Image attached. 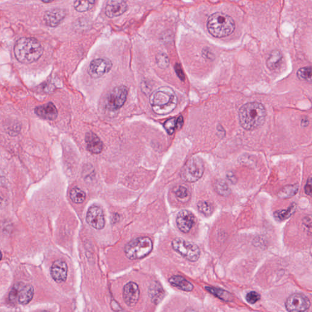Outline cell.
<instances>
[{"label": "cell", "instance_id": "d6986e66", "mask_svg": "<svg viewBox=\"0 0 312 312\" xmlns=\"http://www.w3.org/2000/svg\"><path fill=\"white\" fill-rule=\"evenodd\" d=\"M85 141L87 150L93 154L98 155L103 150V144L100 139L92 132L85 134Z\"/></svg>", "mask_w": 312, "mask_h": 312}, {"label": "cell", "instance_id": "7a4b0ae2", "mask_svg": "<svg viewBox=\"0 0 312 312\" xmlns=\"http://www.w3.org/2000/svg\"><path fill=\"white\" fill-rule=\"evenodd\" d=\"M13 52L20 63L29 64L39 60L44 49L40 42L31 37H23L16 42Z\"/></svg>", "mask_w": 312, "mask_h": 312}, {"label": "cell", "instance_id": "4fadbf2b", "mask_svg": "<svg viewBox=\"0 0 312 312\" xmlns=\"http://www.w3.org/2000/svg\"><path fill=\"white\" fill-rule=\"evenodd\" d=\"M196 217L192 212L187 210H182L177 215V227L181 232L188 233L194 227Z\"/></svg>", "mask_w": 312, "mask_h": 312}, {"label": "cell", "instance_id": "484cf974", "mask_svg": "<svg viewBox=\"0 0 312 312\" xmlns=\"http://www.w3.org/2000/svg\"><path fill=\"white\" fill-rule=\"evenodd\" d=\"M70 198L74 203L76 204L82 203L85 200L86 195L84 191L78 187L72 189L70 193Z\"/></svg>", "mask_w": 312, "mask_h": 312}, {"label": "cell", "instance_id": "2e32d148", "mask_svg": "<svg viewBox=\"0 0 312 312\" xmlns=\"http://www.w3.org/2000/svg\"><path fill=\"white\" fill-rule=\"evenodd\" d=\"M65 9L61 8H55L46 12L44 15V21L46 25L51 27H56L60 24L66 17Z\"/></svg>", "mask_w": 312, "mask_h": 312}, {"label": "cell", "instance_id": "ffe728a7", "mask_svg": "<svg viewBox=\"0 0 312 312\" xmlns=\"http://www.w3.org/2000/svg\"><path fill=\"white\" fill-rule=\"evenodd\" d=\"M171 286L177 288L185 292H191L193 289V286L191 282L180 276H173L169 279Z\"/></svg>", "mask_w": 312, "mask_h": 312}, {"label": "cell", "instance_id": "1f68e13d", "mask_svg": "<svg viewBox=\"0 0 312 312\" xmlns=\"http://www.w3.org/2000/svg\"><path fill=\"white\" fill-rule=\"evenodd\" d=\"M156 62L161 69H166L169 66V60L167 56L164 53L158 54L156 57Z\"/></svg>", "mask_w": 312, "mask_h": 312}, {"label": "cell", "instance_id": "30bf717a", "mask_svg": "<svg viewBox=\"0 0 312 312\" xmlns=\"http://www.w3.org/2000/svg\"><path fill=\"white\" fill-rule=\"evenodd\" d=\"M128 88L125 85H120L113 90L107 99V106L112 111H116L125 104L127 99Z\"/></svg>", "mask_w": 312, "mask_h": 312}, {"label": "cell", "instance_id": "f1b7e54d", "mask_svg": "<svg viewBox=\"0 0 312 312\" xmlns=\"http://www.w3.org/2000/svg\"><path fill=\"white\" fill-rule=\"evenodd\" d=\"M297 76L301 80L311 81L312 69L311 67H304L300 69L297 72Z\"/></svg>", "mask_w": 312, "mask_h": 312}, {"label": "cell", "instance_id": "d4e9b609", "mask_svg": "<svg viewBox=\"0 0 312 312\" xmlns=\"http://www.w3.org/2000/svg\"><path fill=\"white\" fill-rule=\"evenodd\" d=\"M214 190L218 194L222 196H227L231 194V189L227 183L223 180H218L214 184Z\"/></svg>", "mask_w": 312, "mask_h": 312}, {"label": "cell", "instance_id": "603a6c76", "mask_svg": "<svg viewBox=\"0 0 312 312\" xmlns=\"http://www.w3.org/2000/svg\"><path fill=\"white\" fill-rule=\"evenodd\" d=\"M297 210V204L293 203L289 208L287 209H282L280 211L275 212L274 217L279 221H283V220L289 219L292 215L295 213Z\"/></svg>", "mask_w": 312, "mask_h": 312}, {"label": "cell", "instance_id": "cb8c5ba5", "mask_svg": "<svg viewBox=\"0 0 312 312\" xmlns=\"http://www.w3.org/2000/svg\"><path fill=\"white\" fill-rule=\"evenodd\" d=\"M206 289L208 291L223 301H230L233 300L232 295L230 293L224 290L217 289V288L206 287Z\"/></svg>", "mask_w": 312, "mask_h": 312}, {"label": "cell", "instance_id": "f35d334b", "mask_svg": "<svg viewBox=\"0 0 312 312\" xmlns=\"http://www.w3.org/2000/svg\"><path fill=\"white\" fill-rule=\"evenodd\" d=\"M1 258H2V254H1V251H0V260H1Z\"/></svg>", "mask_w": 312, "mask_h": 312}, {"label": "cell", "instance_id": "44dd1931", "mask_svg": "<svg viewBox=\"0 0 312 312\" xmlns=\"http://www.w3.org/2000/svg\"><path fill=\"white\" fill-rule=\"evenodd\" d=\"M282 55L279 50H273L270 54L267 61V66L270 70H276L281 65Z\"/></svg>", "mask_w": 312, "mask_h": 312}, {"label": "cell", "instance_id": "8fae6325", "mask_svg": "<svg viewBox=\"0 0 312 312\" xmlns=\"http://www.w3.org/2000/svg\"><path fill=\"white\" fill-rule=\"evenodd\" d=\"M112 63L106 58H98L91 62L88 67V74L93 78L103 77L105 74L111 71Z\"/></svg>", "mask_w": 312, "mask_h": 312}, {"label": "cell", "instance_id": "3957f363", "mask_svg": "<svg viewBox=\"0 0 312 312\" xmlns=\"http://www.w3.org/2000/svg\"><path fill=\"white\" fill-rule=\"evenodd\" d=\"M150 102L153 111L156 114L164 115L169 114L176 108L177 98L172 88L162 87L152 94Z\"/></svg>", "mask_w": 312, "mask_h": 312}, {"label": "cell", "instance_id": "5bb4252c", "mask_svg": "<svg viewBox=\"0 0 312 312\" xmlns=\"http://www.w3.org/2000/svg\"><path fill=\"white\" fill-rule=\"evenodd\" d=\"M140 290L135 282H130L123 289V299L128 306L133 307L139 300Z\"/></svg>", "mask_w": 312, "mask_h": 312}, {"label": "cell", "instance_id": "6da1fadb", "mask_svg": "<svg viewBox=\"0 0 312 312\" xmlns=\"http://www.w3.org/2000/svg\"><path fill=\"white\" fill-rule=\"evenodd\" d=\"M267 111L262 104L252 102L243 105L239 110V122L242 128L254 130L263 125Z\"/></svg>", "mask_w": 312, "mask_h": 312}, {"label": "cell", "instance_id": "e575fe53", "mask_svg": "<svg viewBox=\"0 0 312 312\" xmlns=\"http://www.w3.org/2000/svg\"><path fill=\"white\" fill-rule=\"evenodd\" d=\"M305 193L307 195H311L312 193V180L311 178L309 179L305 187Z\"/></svg>", "mask_w": 312, "mask_h": 312}, {"label": "cell", "instance_id": "52a82bcc", "mask_svg": "<svg viewBox=\"0 0 312 312\" xmlns=\"http://www.w3.org/2000/svg\"><path fill=\"white\" fill-rule=\"evenodd\" d=\"M171 245L174 251L190 262H196L200 258V249L196 244L192 242L177 238L172 241Z\"/></svg>", "mask_w": 312, "mask_h": 312}, {"label": "cell", "instance_id": "4dcf8cb0", "mask_svg": "<svg viewBox=\"0 0 312 312\" xmlns=\"http://www.w3.org/2000/svg\"><path fill=\"white\" fill-rule=\"evenodd\" d=\"M174 193L176 197L180 199V200H185L189 195V190H188L186 187L184 186L176 187L174 190Z\"/></svg>", "mask_w": 312, "mask_h": 312}, {"label": "cell", "instance_id": "d6a6232c", "mask_svg": "<svg viewBox=\"0 0 312 312\" xmlns=\"http://www.w3.org/2000/svg\"><path fill=\"white\" fill-rule=\"evenodd\" d=\"M260 295L256 292H251L247 293L246 300L250 304H255L260 300Z\"/></svg>", "mask_w": 312, "mask_h": 312}, {"label": "cell", "instance_id": "9a60e30c", "mask_svg": "<svg viewBox=\"0 0 312 312\" xmlns=\"http://www.w3.org/2000/svg\"><path fill=\"white\" fill-rule=\"evenodd\" d=\"M128 9V4L122 0H112L107 2L105 13L109 18L118 17Z\"/></svg>", "mask_w": 312, "mask_h": 312}, {"label": "cell", "instance_id": "f546056e", "mask_svg": "<svg viewBox=\"0 0 312 312\" xmlns=\"http://www.w3.org/2000/svg\"><path fill=\"white\" fill-rule=\"evenodd\" d=\"M163 127L169 135L173 134L176 128V118H171L166 120L163 124Z\"/></svg>", "mask_w": 312, "mask_h": 312}, {"label": "cell", "instance_id": "277c9868", "mask_svg": "<svg viewBox=\"0 0 312 312\" xmlns=\"http://www.w3.org/2000/svg\"><path fill=\"white\" fill-rule=\"evenodd\" d=\"M207 27L212 36L217 38H223L233 33L235 24L230 16L224 13L216 12L209 17Z\"/></svg>", "mask_w": 312, "mask_h": 312}, {"label": "cell", "instance_id": "ab89813d", "mask_svg": "<svg viewBox=\"0 0 312 312\" xmlns=\"http://www.w3.org/2000/svg\"><path fill=\"white\" fill-rule=\"evenodd\" d=\"M39 312H49L43 311H40Z\"/></svg>", "mask_w": 312, "mask_h": 312}, {"label": "cell", "instance_id": "d590c367", "mask_svg": "<svg viewBox=\"0 0 312 312\" xmlns=\"http://www.w3.org/2000/svg\"><path fill=\"white\" fill-rule=\"evenodd\" d=\"M184 124V118L182 116H180L176 119V128L180 129Z\"/></svg>", "mask_w": 312, "mask_h": 312}, {"label": "cell", "instance_id": "8d00e7d4", "mask_svg": "<svg viewBox=\"0 0 312 312\" xmlns=\"http://www.w3.org/2000/svg\"><path fill=\"white\" fill-rule=\"evenodd\" d=\"M184 312H196L193 310H192V309H189V310L185 311Z\"/></svg>", "mask_w": 312, "mask_h": 312}, {"label": "cell", "instance_id": "9c48e42d", "mask_svg": "<svg viewBox=\"0 0 312 312\" xmlns=\"http://www.w3.org/2000/svg\"><path fill=\"white\" fill-rule=\"evenodd\" d=\"M310 306V300L301 293H294L290 296L286 302V308L289 312H307Z\"/></svg>", "mask_w": 312, "mask_h": 312}, {"label": "cell", "instance_id": "8992f818", "mask_svg": "<svg viewBox=\"0 0 312 312\" xmlns=\"http://www.w3.org/2000/svg\"><path fill=\"white\" fill-rule=\"evenodd\" d=\"M204 169L205 167L203 160L194 156L189 158L183 166L181 172V178L185 182L197 181L203 176Z\"/></svg>", "mask_w": 312, "mask_h": 312}, {"label": "cell", "instance_id": "74e56055", "mask_svg": "<svg viewBox=\"0 0 312 312\" xmlns=\"http://www.w3.org/2000/svg\"><path fill=\"white\" fill-rule=\"evenodd\" d=\"M42 2H45V3H49V2H52V1H43Z\"/></svg>", "mask_w": 312, "mask_h": 312}, {"label": "cell", "instance_id": "7402d4cb", "mask_svg": "<svg viewBox=\"0 0 312 312\" xmlns=\"http://www.w3.org/2000/svg\"><path fill=\"white\" fill-rule=\"evenodd\" d=\"M298 190L299 185L298 184L287 185L279 191L278 195L280 198H290L297 194Z\"/></svg>", "mask_w": 312, "mask_h": 312}, {"label": "cell", "instance_id": "836d02e7", "mask_svg": "<svg viewBox=\"0 0 312 312\" xmlns=\"http://www.w3.org/2000/svg\"><path fill=\"white\" fill-rule=\"evenodd\" d=\"M175 71L176 72L177 76L179 77L180 79L184 80L185 79V75L184 72L182 71L181 66L179 64H176L175 66Z\"/></svg>", "mask_w": 312, "mask_h": 312}, {"label": "cell", "instance_id": "e0dca14e", "mask_svg": "<svg viewBox=\"0 0 312 312\" xmlns=\"http://www.w3.org/2000/svg\"><path fill=\"white\" fill-rule=\"evenodd\" d=\"M68 272L67 263L61 260L55 261L51 268V275L57 283H63L66 281Z\"/></svg>", "mask_w": 312, "mask_h": 312}, {"label": "cell", "instance_id": "4316f807", "mask_svg": "<svg viewBox=\"0 0 312 312\" xmlns=\"http://www.w3.org/2000/svg\"><path fill=\"white\" fill-rule=\"evenodd\" d=\"M198 210L204 216L209 217L213 213L214 207L209 202L200 201L198 204Z\"/></svg>", "mask_w": 312, "mask_h": 312}, {"label": "cell", "instance_id": "ac0fdd59", "mask_svg": "<svg viewBox=\"0 0 312 312\" xmlns=\"http://www.w3.org/2000/svg\"><path fill=\"white\" fill-rule=\"evenodd\" d=\"M34 111L37 116L45 120H55L58 115V110L52 102L37 107Z\"/></svg>", "mask_w": 312, "mask_h": 312}, {"label": "cell", "instance_id": "5b68a950", "mask_svg": "<svg viewBox=\"0 0 312 312\" xmlns=\"http://www.w3.org/2000/svg\"><path fill=\"white\" fill-rule=\"evenodd\" d=\"M153 248V243L149 237H139L126 244V256L131 260L143 259L149 255Z\"/></svg>", "mask_w": 312, "mask_h": 312}, {"label": "cell", "instance_id": "7c38bea8", "mask_svg": "<svg viewBox=\"0 0 312 312\" xmlns=\"http://www.w3.org/2000/svg\"><path fill=\"white\" fill-rule=\"evenodd\" d=\"M86 221L91 227L101 230L105 226L104 215L103 210L97 206H91L88 209Z\"/></svg>", "mask_w": 312, "mask_h": 312}, {"label": "cell", "instance_id": "83f0119b", "mask_svg": "<svg viewBox=\"0 0 312 312\" xmlns=\"http://www.w3.org/2000/svg\"><path fill=\"white\" fill-rule=\"evenodd\" d=\"M95 3V1H77L75 2L74 7L77 11L84 12L90 10Z\"/></svg>", "mask_w": 312, "mask_h": 312}, {"label": "cell", "instance_id": "ba28073f", "mask_svg": "<svg viewBox=\"0 0 312 312\" xmlns=\"http://www.w3.org/2000/svg\"><path fill=\"white\" fill-rule=\"evenodd\" d=\"M34 290L31 285L18 283L14 285L9 293V300L11 302L18 301L20 305H25L33 300Z\"/></svg>", "mask_w": 312, "mask_h": 312}]
</instances>
